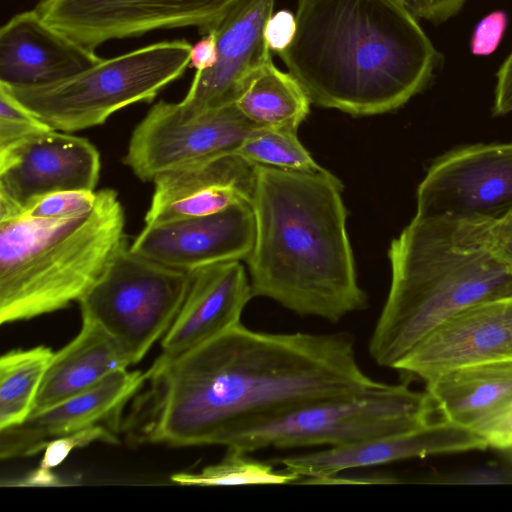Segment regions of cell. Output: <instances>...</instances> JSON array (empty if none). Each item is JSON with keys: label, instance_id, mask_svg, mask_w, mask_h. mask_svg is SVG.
<instances>
[{"label": "cell", "instance_id": "74e56055", "mask_svg": "<svg viewBox=\"0 0 512 512\" xmlns=\"http://www.w3.org/2000/svg\"><path fill=\"white\" fill-rule=\"evenodd\" d=\"M503 451L506 452L507 457L512 461V445L510 447L504 449Z\"/></svg>", "mask_w": 512, "mask_h": 512}, {"label": "cell", "instance_id": "ba28073f", "mask_svg": "<svg viewBox=\"0 0 512 512\" xmlns=\"http://www.w3.org/2000/svg\"><path fill=\"white\" fill-rule=\"evenodd\" d=\"M190 277L191 271L144 257L128 243L79 299L82 319L103 327L135 365L167 333L183 304Z\"/></svg>", "mask_w": 512, "mask_h": 512}, {"label": "cell", "instance_id": "3957f363", "mask_svg": "<svg viewBox=\"0 0 512 512\" xmlns=\"http://www.w3.org/2000/svg\"><path fill=\"white\" fill-rule=\"evenodd\" d=\"M341 192V181L328 170L255 165V239L246 259L253 297L331 323L366 307Z\"/></svg>", "mask_w": 512, "mask_h": 512}, {"label": "cell", "instance_id": "e0dca14e", "mask_svg": "<svg viewBox=\"0 0 512 512\" xmlns=\"http://www.w3.org/2000/svg\"><path fill=\"white\" fill-rule=\"evenodd\" d=\"M147 379V370L116 371L89 390L30 415L20 424L0 429L1 459L33 456L56 438L98 424L117 431L124 407Z\"/></svg>", "mask_w": 512, "mask_h": 512}, {"label": "cell", "instance_id": "7402d4cb", "mask_svg": "<svg viewBox=\"0 0 512 512\" xmlns=\"http://www.w3.org/2000/svg\"><path fill=\"white\" fill-rule=\"evenodd\" d=\"M443 420L476 431L512 403V360L464 366L426 382Z\"/></svg>", "mask_w": 512, "mask_h": 512}, {"label": "cell", "instance_id": "4316f807", "mask_svg": "<svg viewBox=\"0 0 512 512\" xmlns=\"http://www.w3.org/2000/svg\"><path fill=\"white\" fill-rule=\"evenodd\" d=\"M116 433L112 427L98 424L50 441L43 450L39 469L29 480L49 483L52 479L49 472L59 466L75 448L97 441L117 443Z\"/></svg>", "mask_w": 512, "mask_h": 512}, {"label": "cell", "instance_id": "836d02e7", "mask_svg": "<svg viewBox=\"0 0 512 512\" xmlns=\"http://www.w3.org/2000/svg\"><path fill=\"white\" fill-rule=\"evenodd\" d=\"M476 432L486 439L488 447L500 450L510 447L512 445V403L477 428Z\"/></svg>", "mask_w": 512, "mask_h": 512}, {"label": "cell", "instance_id": "8d00e7d4", "mask_svg": "<svg viewBox=\"0 0 512 512\" xmlns=\"http://www.w3.org/2000/svg\"><path fill=\"white\" fill-rule=\"evenodd\" d=\"M217 59L216 36L213 31H210L192 46L189 66L201 72L212 68Z\"/></svg>", "mask_w": 512, "mask_h": 512}, {"label": "cell", "instance_id": "277c9868", "mask_svg": "<svg viewBox=\"0 0 512 512\" xmlns=\"http://www.w3.org/2000/svg\"><path fill=\"white\" fill-rule=\"evenodd\" d=\"M493 219L416 215L390 245L391 284L368 351L393 367L458 311L512 295V264L493 249Z\"/></svg>", "mask_w": 512, "mask_h": 512}, {"label": "cell", "instance_id": "cb8c5ba5", "mask_svg": "<svg viewBox=\"0 0 512 512\" xmlns=\"http://www.w3.org/2000/svg\"><path fill=\"white\" fill-rule=\"evenodd\" d=\"M54 352L40 345L16 349L0 358V429L22 423L31 413Z\"/></svg>", "mask_w": 512, "mask_h": 512}, {"label": "cell", "instance_id": "ffe728a7", "mask_svg": "<svg viewBox=\"0 0 512 512\" xmlns=\"http://www.w3.org/2000/svg\"><path fill=\"white\" fill-rule=\"evenodd\" d=\"M103 58L47 24L35 9L0 29V84L37 86L61 81Z\"/></svg>", "mask_w": 512, "mask_h": 512}, {"label": "cell", "instance_id": "f546056e", "mask_svg": "<svg viewBox=\"0 0 512 512\" xmlns=\"http://www.w3.org/2000/svg\"><path fill=\"white\" fill-rule=\"evenodd\" d=\"M508 25V15L503 10L493 11L484 16L476 25L470 50L474 56L491 55L499 46Z\"/></svg>", "mask_w": 512, "mask_h": 512}, {"label": "cell", "instance_id": "30bf717a", "mask_svg": "<svg viewBox=\"0 0 512 512\" xmlns=\"http://www.w3.org/2000/svg\"><path fill=\"white\" fill-rule=\"evenodd\" d=\"M233 0H41L34 8L51 27L96 52L115 39L158 29L195 27L203 36Z\"/></svg>", "mask_w": 512, "mask_h": 512}, {"label": "cell", "instance_id": "7a4b0ae2", "mask_svg": "<svg viewBox=\"0 0 512 512\" xmlns=\"http://www.w3.org/2000/svg\"><path fill=\"white\" fill-rule=\"evenodd\" d=\"M295 16L294 40L278 55L321 107L395 110L427 86L442 58L395 0H298Z\"/></svg>", "mask_w": 512, "mask_h": 512}, {"label": "cell", "instance_id": "7c38bea8", "mask_svg": "<svg viewBox=\"0 0 512 512\" xmlns=\"http://www.w3.org/2000/svg\"><path fill=\"white\" fill-rule=\"evenodd\" d=\"M100 154L88 139L47 129L0 151V220L59 191H96Z\"/></svg>", "mask_w": 512, "mask_h": 512}, {"label": "cell", "instance_id": "4fadbf2b", "mask_svg": "<svg viewBox=\"0 0 512 512\" xmlns=\"http://www.w3.org/2000/svg\"><path fill=\"white\" fill-rule=\"evenodd\" d=\"M512 360V295L453 314L428 333L393 369L406 382L425 383L464 366Z\"/></svg>", "mask_w": 512, "mask_h": 512}, {"label": "cell", "instance_id": "ac0fdd59", "mask_svg": "<svg viewBox=\"0 0 512 512\" xmlns=\"http://www.w3.org/2000/svg\"><path fill=\"white\" fill-rule=\"evenodd\" d=\"M275 0H233L216 26L217 62L196 71L186 96L180 101L193 111L235 103L245 77L271 58L264 37Z\"/></svg>", "mask_w": 512, "mask_h": 512}, {"label": "cell", "instance_id": "d4e9b609", "mask_svg": "<svg viewBox=\"0 0 512 512\" xmlns=\"http://www.w3.org/2000/svg\"><path fill=\"white\" fill-rule=\"evenodd\" d=\"M250 453L227 448L223 459L199 473H177L171 480L186 486H240L295 484L299 478L274 465L249 457Z\"/></svg>", "mask_w": 512, "mask_h": 512}, {"label": "cell", "instance_id": "484cf974", "mask_svg": "<svg viewBox=\"0 0 512 512\" xmlns=\"http://www.w3.org/2000/svg\"><path fill=\"white\" fill-rule=\"evenodd\" d=\"M234 154L254 165L309 173L326 171L299 141L297 131L287 129L258 127Z\"/></svg>", "mask_w": 512, "mask_h": 512}, {"label": "cell", "instance_id": "f1b7e54d", "mask_svg": "<svg viewBox=\"0 0 512 512\" xmlns=\"http://www.w3.org/2000/svg\"><path fill=\"white\" fill-rule=\"evenodd\" d=\"M50 129L0 88V151Z\"/></svg>", "mask_w": 512, "mask_h": 512}, {"label": "cell", "instance_id": "603a6c76", "mask_svg": "<svg viewBox=\"0 0 512 512\" xmlns=\"http://www.w3.org/2000/svg\"><path fill=\"white\" fill-rule=\"evenodd\" d=\"M235 104L258 127L297 131L311 101L296 78L275 66L271 57L245 77Z\"/></svg>", "mask_w": 512, "mask_h": 512}, {"label": "cell", "instance_id": "52a82bcc", "mask_svg": "<svg viewBox=\"0 0 512 512\" xmlns=\"http://www.w3.org/2000/svg\"><path fill=\"white\" fill-rule=\"evenodd\" d=\"M435 405L407 382L325 398L253 422L224 447L252 453L266 448L338 447L408 431L430 422Z\"/></svg>", "mask_w": 512, "mask_h": 512}, {"label": "cell", "instance_id": "2e32d148", "mask_svg": "<svg viewBox=\"0 0 512 512\" xmlns=\"http://www.w3.org/2000/svg\"><path fill=\"white\" fill-rule=\"evenodd\" d=\"M252 297L249 277L240 261L192 270L183 304L151 367L164 366L239 324Z\"/></svg>", "mask_w": 512, "mask_h": 512}, {"label": "cell", "instance_id": "8992f818", "mask_svg": "<svg viewBox=\"0 0 512 512\" xmlns=\"http://www.w3.org/2000/svg\"><path fill=\"white\" fill-rule=\"evenodd\" d=\"M191 48L184 39L158 42L102 59L58 82L0 88L51 129L75 132L101 125L131 104L151 102L184 74Z\"/></svg>", "mask_w": 512, "mask_h": 512}, {"label": "cell", "instance_id": "5bb4252c", "mask_svg": "<svg viewBox=\"0 0 512 512\" xmlns=\"http://www.w3.org/2000/svg\"><path fill=\"white\" fill-rule=\"evenodd\" d=\"M487 447L486 439L478 432L442 420L350 445L274 458L269 462L296 475L298 484H326L351 469Z\"/></svg>", "mask_w": 512, "mask_h": 512}, {"label": "cell", "instance_id": "d6986e66", "mask_svg": "<svg viewBox=\"0 0 512 512\" xmlns=\"http://www.w3.org/2000/svg\"><path fill=\"white\" fill-rule=\"evenodd\" d=\"M255 165L236 154L165 172L154 180L145 225L223 211L250 202Z\"/></svg>", "mask_w": 512, "mask_h": 512}, {"label": "cell", "instance_id": "9a60e30c", "mask_svg": "<svg viewBox=\"0 0 512 512\" xmlns=\"http://www.w3.org/2000/svg\"><path fill=\"white\" fill-rule=\"evenodd\" d=\"M255 239L250 202L223 211L145 225L130 244L132 251L176 269L199 267L248 258Z\"/></svg>", "mask_w": 512, "mask_h": 512}, {"label": "cell", "instance_id": "8fae6325", "mask_svg": "<svg viewBox=\"0 0 512 512\" xmlns=\"http://www.w3.org/2000/svg\"><path fill=\"white\" fill-rule=\"evenodd\" d=\"M416 215L498 219L512 211V142L452 150L428 169Z\"/></svg>", "mask_w": 512, "mask_h": 512}, {"label": "cell", "instance_id": "44dd1931", "mask_svg": "<svg viewBox=\"0 0 512 512\" xmlns=\"http://www.w3.org/2000/svg\"><path fill=\"white\" fill-rule=\"evenodd\" d=\"M131 365L128 355L113 336L98 323L82 319L76 337L53 354L30 415L89 390L114 372Z\"/></svg>", "mask_w": 512, "mask_h": 512}, {"label": "cell", "instance_id": "e575fe53", "mask_svg": "<svg viewBox=\"0 0 512 512\" xmlns=\"http://www.w3.org/2000/svg\"><path fill=\"white\" fill-rule=\"evenodd\" d=\"M492 111L497 116L512 113V50L496 72Z\"/></svg>", "mask_w": 512, "mask_h": 512}, {"label": "cell", "instance_id": "83f0119b", "mask_svg": "<svg viewBox=\"0 0 512 512\" xmlns=\"http://www.w3.org/2000/svg\"><path fill=\"white\" fill-rule=\"evenodd\" d=\"M96 191H59L31 202L20 215L36 220H58L80 215L96 203Z\"/></svg>", "mask_w": 512, "mask_h": 512}, {"label": "cell", "instance_id": "5b68a950", "mask_svg": "<svg viewBox=\"0 0 512 512\" xmlns=\"http://www.w3.org/2000/svg\"><path fill=\"white\" fill-rule=\"evenodd\" d=\"M124 228V208L111 188L97 190L95 205L77 216L0 220V323L78 302L128 244Z\"/></svg>", "mask_w": 512, "mask_h": 512}, {"label": "cell", "instance_id": "1f68e13d", "mask_svg": "<svg viewBox=\"0 0 512 512\" xmlns=\"http://www.w3.org/2000/svg\"><path fill=\"white\" fill-rule=\"evenodd\" d=\"M417 19L441 23L456 15L467 0H395Z\"/></svg>", "mask_w": 512, "mask_h": 512}, {"label": "cell", "instance_id": "4dcf8cb0", "mask_svg": "<svg viewBox=\"0 0 512 512\" xmlns=\"http://www.w3.org/2000/svg\"><path fill=\"white\" fill-rule=\"evenodd\" d=\"M296 16L289 10H279L267 20L264 37L270 51L284 52L294 40Z\"/></svg>", "mask_w": 512, "mask_h": 512}, {"label": "cell", "instance_id": "d590c367", "mask_svg": "<svg viewBox=\"0 0 512 512\" xmlns=\"http://www.w3.org/2000/svg\"><path fill=\"white\" fill-rule=\"evenodd\" d=\"M490 239L495 252L512 264V211L493 219L489 226Z\"/></svg>", "mask_w": 512, "mask_h": 512}, {"label": "cell", "instance_id": "9c48e42d", "mask_svg": "<svg viewBox=\"0 0 512 512\" xmlns=\"http://www.w3.org/2000/svg\"><path fill=\"white\" fill-rule=\"evenodd\" d=\"M258 126L235 103L193 111L160 100L134 128L124 163L143 182L168 171L234 154Z\"/></svg>", "mask_w": 512, "mask_h": 512}, {"label": "cell", "instance_id": "d6a6232c", "mask_svg": "<svg viewBox=\"0 0 512 512\" xmlns=\"http://www.w3.org/2000/svg\"><path fill=\"white\" fill-rule=\"evenodd\" d=\"M438 484H512V471L499 468H472L439 479Z\"/></svg>", "mask_w": 512, "mask_h": 512}, {"label": "cell", "instance_id": "6da1fadb", "mask_svg": "<svg viewBox=\"0 0 512 512\" xmlns=\"http://www.w3.org/2000/svg\"><path fill=\"white\" fill-rule=\"evenodd\" d=\"M147 372L126 430L135 442L174 447L224 446L258 420L384 384L362 370L347 332L272 333L241 322Z\"/></svg>", "mask_w": 512, "mask_h": 512}]
</instances>
